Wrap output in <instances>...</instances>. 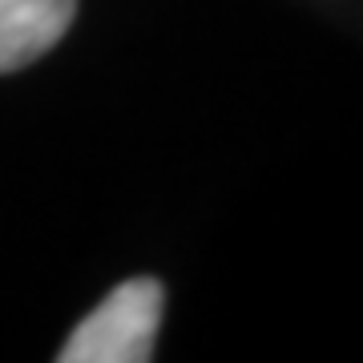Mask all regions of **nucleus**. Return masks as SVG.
Returning <instances> with one entry per match:
<instances>
[{"label": "nucleus", "instance_id": "2", "mask_svg": "<svg viewBox=\"0 0 363 363\" xmlns=\"http://www.w3.org/2000/svg\"><path fill=\"white\" fill-rule=\"evenodd\" d=\"M77 0H0V73L33 65L69 33Z\"/></svg>", "mask_w": 363, "mask_h": 363}, {"label": "nucleus", "instance_id": "1", "mask_svg": "<svg viewBox=\"0 0 363 363\" xmlns=\"http://www.w3.org/2000/svg\"><path fill=\"white\" fill-rule=\"evenodd\" d=\"M166 291L157 279H125L93 307L65 347L61 363H145L154 359L157 327H162Z\"/></svg>", "mask_w": 363, "mask_h": 363}]
</instances>
